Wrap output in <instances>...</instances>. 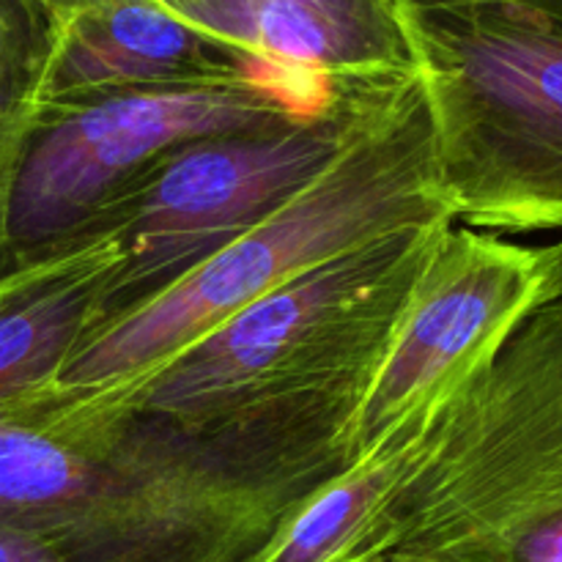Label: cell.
Segmentation results:
<instances>
[{
    "instance_id": "obj_1",
    "label": "cell",
    "mask_w": 562,
    "mask_h": 562,
    "mask_svg": "<svg viewBox=\"0 0 562 562\" xmlns=\"http://www.w3.org/2000/svg\"><path fill=\"white\" fill-rule=\"evenodd\" d=\"M423 209L409 168L376 151L338 162L239 239L154 291L58 371L64 387L93 390L179 355L223 318L294 274L346 250L412 228Z\"/></svg>"
},
{
    "instance_id": "obj_2",
    "label": "cell",
    "mask_w": 562,
    "mask_h": 562,
    "mask_svg": "<svg viewBox=\"0 0 562 562\" xmlns=\"http://www.w3.org/2000/svg\"><path fill=\"white\" fill-rule=\"evenodd\" d=\"M486 121L494 209L562 228V0H393Z\"/></svg>"
},
{
    "instance_id": "obj_3",
    "label": "cell",
    "mask_w": 562,
    "mask_h": 562,
    "mask_svg": "<svg viewBox=\"0 0 562 562\" xmlns=\"http://www.w3.org/2000/svg\"><path fill=\"white\" fill-rule=\"evenodd\" d=\"M278 108L228 86L157 88L102 99L36 137L14 165L3 231L38 245L80 223L126 173L162 148L269 124Z\"/></svg>"
},
{
    "instance_id": "obj_4",
    "label": "cell",
    "mask_w": 562,
    "mask_h": 562,
    "mask_svg": "<svg viewBox=\"0 0 562 562\" xmlns=\"http://www.w3.org/2000/svg\"><path fill=\"white\" fill-rule=\"evenodd\" d=\"M327 130L209 137L176 154L132 225L130 280H176L261 225L340 159Z\"/></svg>"
},
{
    "instance_id": "obj_5",
    "label": "cell",
    "mask_w": 562,
    "mask_h": 562,
    "mask_svg": "<svg viewBox=\"0 0 562 562\" xmlns=\"http://www.w3.org/2000/svg\"><path fill=\"white\" fill-rule=\"evenodd\" d=\"M503 390L508 481L442 562H562V296L532 313Z\"/></svg>"
},
{
    "instance_id": "obj_6",
    "label": "cell",
    "mask_w": 562,
    "mask_h": 562,
    "mask_svg": "<svg viewBox=\"0 0 562 562\" xmlns=\"http://www.w3.org/2000/svg\"><path fill=\"white\" fill-rule=\"evenodd\" d=\"M562 247L530 252L477 247L417 305L360 412L362 437L431 387L456 362L503 338L536 305L560 294Z\"/></svg>"
},
{
    "instance_id": "obj_7",
    "label": "cell",
    "mask_w": 562,
    "mask_h": 562,
    "mask_svg": "<svg viewBox=\"0 0 562 562\" xmlns=\"http://www.w3.org/2000/svg\"><path fill=\"white\" fill-rule=\"evenodd\" d=\"M412 239V228L346 250L267 291L173 355L146 390L162 412H201L267 373L327 313L366 289Z\"/></svg>"
},
{
    "instance_id": "obj_8",
    "label": "cell",
    "mask_w": 562,
    "mask_h": 562,
    "mask_svg": "<svg viewBox=\"0 0 562 562\" xmlns=\"http://www.w3.org/2000/svg\"><path fill=\"white\" fill-rule=\"evenodd\" d=\"M223 47L285 69L390 64L412 47L393 0H162Z\"/></svg>"
},
{
    "instance_id": "obj_9",
    "label": "cell",
    "mask_w": 562,
    "mask_h": 562,
    "mask_svg": "<svg viewBox=\"0 0 562 562\" xmlns=\"http://www.w3.org/2000/svg\"><path fill=\"white\" fill-rule=\"evenodd\" d=\"M49 80L58 91L162 82L195 69L212 38L162 0H55Z\"/></svg>"
},
{
    "instance_id": "obj_10",
    "label": "cell",
    "mask_w": 562,
    "mask_h": 562,
    "mask_svg": "<svg viewBox=\"0 0 562 562\" xmlns=\"http://www.w3.org/2000/svg\"><path fill=\"white\" fill-rule=\"evenodd\" d=\"M88 486L91 475L69 448L0 404V527L58 549L66 516Z\"/></svg>"
},
{
    "instance_id": "obj_11",
    "label": "cell",
    "mask_w": 562,
    "mask_h": 562,
    "mask_svg": "<svg viewBox=\"0 0 562 562\" xmlns=\"http://www.w3.org/2000/svg\"><path fill=\"white\" fill-rule=\"evenodd\" d=\"M82 313L77 289L0 302V404L20 401L66 366Z\"/></svg>"
},
{
    "instance_id": "obj_12",
    "label": "cell",
    "mask_w": 562,
    "mask_h": 562,
    "mask_svg": "<svg viewBox=\"0 0 562 562\" xmlns=\"http://www.w3.org/2000/svg\"><path fill=\"white\" fill-rule=\"evenodd\" d=\"M0 562H69L47 541L0 527Z\"/></svg>"
},
{
    "instance_id": "obj_13",
    "label": "cell",
    "mask_w": 562,
    "mask_h": 562,
    "mask_svg": "<svg viewBox=\"0 0 562 562\" xmlns=\"http://www.w3.org/2000/svg\"><path fill=\"white\" fill-rule=\"evenodd\" d=\"M9 3L14 0H0V75H3V66H5V9Z\"/></svg>"
},
{
    "instance_id": "obj_14",
    "label": "cell",
    "mask_w": 562,
    "mask_h": 562,
    "mask_svg": "<svg viewBox=\"0 0 562 562\" xmlns=\"http://www.w3.org/2000/svg\"><path fill=\"white\" fill-rule=\"evenodd\" d=\"M9 181H3V184H0V220H3V212H5V192H9ZM0 302H5L3 296H0Z\"/></svg>"
},
{
    "instance_id": "obj_15",
    "label": "cell",
    "mask_w": 562,
    "mask_h": 562,
    "mask_svg": "<svg viewBox=\"0 0 562 562\" xmlns=\"http://www.w3.org/2000/svg\"><path fill=\"white\" fill-rule=\"evenodd\" d=\"M560 247H562V241H560ZM558 296H562V274H560V294Z\"/></svg>"
}]
</instances>
